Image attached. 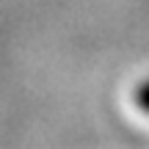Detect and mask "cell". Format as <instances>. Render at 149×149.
I'll return each mask as SVG.
<instances>
[{
  "label": "cell",
  "instance_id": "6da1fadb",
  "mask_svg": "<svg viewBox=\"0 0 149 149\" xmlns=\"http://www.w3.org/2000/svg\"><path fill=\"white\" fill-rule=\"evenodd\" d=\"M133 97H135V105H138L144 113H149V80H144V83L135 88Z\"/></svg>",
  "mask_w": 149,
  "mask_h": 149
}]
</instances>
